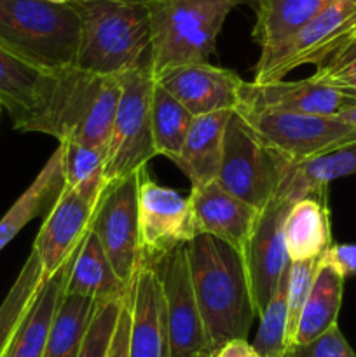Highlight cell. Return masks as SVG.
<instances>
[{
    "label": "cell",
    "instance_id": "7",
    "mask_svg": "<svg viewBox=\"0 0 356 357\" xmlns=\"http://www.w3.org/2000/svg\"><path fill=\"white\" fill-rule=\"evenodd\" d=\"M121 98L107 146L105 178L108 183L145 169L157 155L150 124V107L156 86L152 65L119 75Z\"/></svg>",
    "mask_w": 356,
    "mask_h": 357
},
{
    "label": "cell",
    "instance_id": "36",
    "mask_svg": "<svg viewBox=\"0 0 356 357\" xmlns=\"http://www.w3.org/2000/svg\"><path fill=\"white\" fill-rule=\"evenodd\" d=\"M131 303L133 291L122 300L121 312H119L117 326L107 357H128L129 352V331H131Z\"/></svg>",
    "mask_w": 356,
    "mask_h": 357
},
{
    "label": "cell",
    "instance_id": "11",
    "mask_svg": "<svg viewBox=\"0 0 356 357\" xmlns=\"http://www.w3.org/2000/svg\"><path fill=\"white\" fill-rule=\"evenodd\" d=\"M154 267L159 275L166 307L170 357H195L213 351L192 286L187 244L164 255Z\"/></svg>",
    "mask_w": 356,
    "mask_h": 357
},
{
    "label": "cell",
    "instance_id": "17",
    "mask_svg": "<svg viewBox=\"0 0 356 357\" xmlns=\"http://www.w3.org/2000/svg\"><path fill=\"white\" fill-rule=\"evenodd\" d=\"M96 208L98 204L86 201L65 187L51 211L45 215L34 243L45 279L63 268L79 250L89 232Z\"/></svg>",
    "mask_w": 356,
    "mask_h": 357
},
{
    "label": "cell",
    "instance_id": "39",
    "mask_svg": "<svg viewBox=\"0 0 356 357\" xmlns=\"http://www.w3.org/2000/svg\"><path fill=\"white\" fill-rule=\"evenodd\" d=\"M356 59V31L349 37V40L325 63L323 66L316 70V72H334V70L341 68V66L348 65V63L355 61Z\"/></svg>",
    "mask_w": 356,
    "mask_h": 357
},
{
    "label": "cell",
    "instance_id": "40",
    "mask_svg": "<svg viewBox=\"0 0 356 357\" xmlns=\"http://www.w3.org/2000/svg\"><path fill=\"white\" fill-rule=\"evenodd\" d=\"M215 357H260L253 345L248 342V338H239V340H230L223 344Z\"/></svg>",
    "mask_w": 356,
    "mask_h": 357
},
{
    "label": "cell",
    "instance_id": "37",
    "mask_svg": "<svg viewBox=\"0 0 356 357\" xmlns=\"http://www.w3.org/2000/svg\"><path fill=\"white\" fill-rule=\"evenodd\" d=\"M321 258L344 279L356 275V244H332Z\"/></svg>",
    "mask_w": 356,
    "mask_h": 357
},
{
    "label": "cell",
    "instance_id": "43",
    "mask_svg": "<svg viewBox=\"0 0 356 357\" xmlns=\"http://www.w3.org/2000/svg\"><path fill=\"white\" fill-rule=\"evenodd\" d=\"M47 2H54V3H73V2H79V0H47Z\"/></svg>",
    "mask_w": 356,
    "mask_h": 357
},
{
    "label": "cell",
    "instance_id": "5",
    "mask_svg": "<svg viewBox=\"0 0 356 357\" xmlns=\"http://www.w3.org/2000/svg\"><path fill=\"white\" fill-rule=\"evenodd\" d=\"M119 98V77L93 75L77 68L59 73L44 135L54 136L59 143L107 149Z\"/></svg>",
    "mask_w": 356,
    "mask_h": 357
},
{
    "label": "cell",
    "instance_id": "2",
    "mask_svg": "<svg viewBox=\"0 0 356 357\" xmlns=\"http://www.w3.org/2000/svg\"><path fill=\"white\" fill-rule=\"evenodd\" d=\"M72 6L80 20L77 70L119 77L152 65L147 0H79Z\"/></svg>",
    "mask_w": 356,
    "mask_h": 357
},
{
    "label": "cell",
    "instance_id": "26",
    "mask_svg": "<svg viewBox=\"0 0 356 357\" xmlns=\"http://www.w3.org/2000/svg\"><path fill=\"white\" fill-rule=\"evenodd\" d=\"M335 0H257L253 40L260 52L276 47L302 30Z\"/></svg>",
    "mask_w": 356,
    "mask_h": 357
},
{
    "label": "cell",
    "instance_id": "22",
    "mask_svg": "<svg viewBox=\"0 0 356 357\" xmlns=\"http://www.w3.org/2000/svg\"><path fill=\"white\" fill-rule=\"evenodd\" d=\"M232 112L192 119L187 138L175 164L188 178L191 188L216 181L223 157V135Z\"/></svg>",
    "mask_w": 356,
    "mask_h": 357
},
{
    "label": "cell",
    "instance_id": "30",
    "mask_svg": "<svg viewBox=\"0 0 356 357\" xmlns=\"http://www.w3.org/2000/svg\"><path fill=\"white\" fill-rule=\"evenodd\" d=\"M98 305L100 303L82 296H63L49 331L44 357L79 356L84 337Z\"/></svg>",
    "mask_w": 356,
    "mask_h": 357
},
{
    "label": "cell",
    "instance_id": "18",
    "mask_svg": "<svg viewBox=\"0 0 356 357\" xmlns=\"http://www.w3.org/2000/svg\"><path fill=\"white\" fill-rule=\"evenodd\" d=\"M188 204L195 236L206 234L243 253L253 236L260 213L223 190L216 181L191 188Z\"/></svg>",
    "mask_w": 356,
    "mask_h": 357
},
{
    "label": "cell",
    "instance_id": "38",
    "mask_svg": "<svg viewBox=\"0 0 356 357\" xmlns=\"http://www.w3.org/2000/svg\"><path fill=\"white\" fill-rule=\"evenodd\" d=\"M311 77L318 80V82L335 87V89L356 94V59L348 63V65L341 66V68L334 70V72H314Z\"/></svg>",
    "mask_w": 356,
    "mask_h": 357
},
{
    "label": "cell",
    "instance_id": "42",
    "mask_svg": "<svg viewBox=\"0 0 356 357\" xmlns=\"http://www.w3.org/2000/svg\"><path fill=\"white\" fill-rule=\"evenodd\" d=\"M215 352L216 351H206V352H201V354H198L195 357H215Z\"/></svg>",
    "mask_w": 356,
    "mask_h": 357
},
{
    "label": "cell",
    "instance_id": "14",
    "mask_svg": "<svg viewBox=\"0 0 356 357\" xmlns=\"http://www.w3.org/2000/svg\"><path fill=\"white\" fill-rule=\"evenodd\" d=\"M355 103L356 94L335 89L327 84L318 82L313 77H307L293 82H285V80L267 84L243 82L237 108L253 112L339 117L346 108Z\"/></svg>",
    "mask_w": 356,
    "mask_h": 357
},
{
    "label": "cell",
    "instance_id": "34",
    "mask_svg": "<svg viewBox=\"0 0 356 357\" xmlns=\"http://www.w3.org/2000/svg\"><path fill=\"white\" fill-rule=\"evenodd\" d=\"M122 302H107L96 307L77 357H107L117 326Z\"/></svg>",
    "mask_w": 356,
    "mask_h": 357
},
{
    "label": "cell",
    "instance_id": "44",
    "mask_svg": "<svg viewBox=\"0 0 356 357\" xmlns=\"http://www.w3.org/2000/svg\"><path fill=\"white\" fill-rule=\"evenodd\" d=\"M0 108H2V103H0Z\"/></svg>",
    "mask_w": 356,
    "mask_h": 357
},
{
    "label": "cell",
    "instance_id": "19",
    "mask_svg": "<svg viewBox=\"0 0 356 357\" xmlns=\"http://www.w3.org/2000/svg\"><path fill=\"white\" fill-rule=\"evenodd\" d=\"M128 357H170L163 289L156 267L147 260H142L133 286Z\"/></svg>",
    "mask_w": 356,
    "mask_h": 357
},
{
    "label": "cell",
    "instance_id": "8",
    "mask_svg": "<svg viewBox=\"0 0 356 357\" xmlns=\"http://www.w3.org/2000/svg\"><path fill=\"white\" fill-rule=\"evenodd\" d=\"M356 31V0H335L285 42L260 52L255 65L257 84L283 80L302 65L323 66Z\"/></svg>",
    "mask_w": 356,
    "mask_h": 357
},
{
    "label": "cell",
    "instance_id": "27",
    "mask_svg": "<svg viewBox=\"0 0 356 357\" xmlns=\"http://www.w3.org/2000/svg\"><path fill=\"white\" fill-rule=\"evenodd\" d=\"M346 279L321 258L313 288L300 312L292 345L307 344L337 326Z\"/></svg>",
    "mask_w": 356,
    "mask_h": 357
},
{
    "label": "cell",
    "instance_id": "31",
    "mask_svg": "<svg viewBox=\"0 0 356 357\" xmlns=\"http://www.w3.org/2000/svg\"><path fill=\"white\" fill-rule=\"evenodd\" d=\"M192 115L161 86H154L152 107H150V124L157 155H164L170 160H177L188 128Z\"/></svg>",
    "mask_w": 356,
    "mask_h": 357
},
{
    "label": "cell",
    "instance_id": "29",
    "mask_svg": "<svg viewBox=\"0 0 356 357\" xmlns=\"http://www.w3.org/2000/svg\"><path fill=\"white\" fill-rule=\"evenodd\" d=\"M63 152V176L65 187L75 192L86 201L100 204L108 181L105 178L107 149L79 145V143H59Z\"/></svg>",
    "mask_w": 356,
    "mask_h": 357
},
{
    "label": "cell",
    "instance_id": "24",
    "mask_svg": "<svg viewBox=\"0 0 356 357\" xmlns=\"http://www.w3.org/2000/svg\"><path fill=\"white\" fill-rule=\"evenodd\" d=\"M65 190L63 176V152L61 146L52 152L40 173L35 176L30 187L20 195L9 211L0 220V251L28 225L34 218L47 215L61 192Z\"/></svg>",
    "mask_w": 356,
    "mask_h": 357
},
{
    "label": "cell",
    "instance_id": "15",
    "mask_svg": "<svg viewBox=\"0 0 356 357\" xmlns=\"http://www.w3.org/2000/svg\"><path fill=\"white\" fill-rule=\"evenodd\" d=\"M58 80L0 47V103L17 131L44 132Z\"/></svg>",
    "mask_w": 356,
    "mask_h": 357
},
{
    "label": "cell",
    "instance_id": "13",
    "mask_svg": "<svg viewBox=\"0 0 356 357\" xmlns=\"http://www.w3.org/2000/svg\"><path fill=\"white\" fill-rule=\"evenodd\" d=\"M192 117L234 112L239 107L244 80L232 70L208 63H188L154 75Z\"/></svg>",
    "mask_w": 356,
    "mask_h": 357
},
{
    "label": "cell",
    "instance_id": "21",
    "mask_svg": "<svg viewBox=\"0 0 356 357\" xmlns=\"http://www.w3.org/2000/svg\"><path fill=\"white\" fill-rule=\"evenodd\" d=\"M119 279L96 234L89 229L73 255L66 279L65 295L82 296L96 303L122 302L131 293Z\"/></svg>",
    "mask_w": 356,
    "mask_h": 357
},
{
    "label": "cell",
    "instance_id": "3",
    "mask_svg": "<svg viewBox=\"0 0 356 357\" xmlns=\"http://www.w3.org/2000/svg\"><path fill=\"white\" fill-rule=\"evenodd\" d=\"M80 20L72 3L0 0V47L51 75L75 68Z\"/></svg>",
    "mask_w": 356,
    "mask_h": 357
},
{
    "label": "cell",
    "instance_id": "20",
    "mask_svg": "<svg viewBox=\"0 0 356 357\" xmlns=\"http://www.w3.org/2000/svg\"><path fill=\"white\" fill-rule=\"evenodd\" d=\"M283 239L290 264L323 257L332 246L327 188L292 202L283 223Z\"/></svg>",
    "mask_w": 356,
    "mask_h": 357
},
{
    "label": "cell",
    "instance_id": "1",
    "mask_svg": "<svg viewBox=\"0 0 356 357\" xmlns=\"http://www.w3.org/2000/svg\"><path fill=\"white\" fill-rule=\"evenodd\" d=\"M188 268L202 324L213 351L248 338L257 317L243 257L206 234L187 244Z\"/></svg>",
    "mask_w": 356,
    "mask_h": 357
},
{
    "label": "cell",
    "instance_id": "9",
    "mask_svg": "<svg viewBox=\"0 0 356 357\" xmlns=\"http://www.w3.org/2000/svg\"><path fill=\"white\" fill-rule=\"evenodd\" d=\"M143 176L145 169L108 183L91 223L115 274L129 289L142 265L138 197Z\"/></svg>",
    "mask_w": 356,
    "mask_h": 357
},
{
    "label": "cell",
    "instance_id": "41",
    "mask_svg": "<svg viewBox=\"0 0 356 357\" xmlns=\"http://www.w3.org/2000/svg\"><path fill=\"white\" fill-rule=\"evenodd\" d=\"M337 119H341L342 122H346V124L353 126V128H356V103L351 105L349 108H346L344 112H342L341 115H339Z\"/></svg>",
    "mask_w": 356,
    "mask_h": 357
},
{
    "label": "cell",
    "instance_id": "28",
    "mask_svg": "<svg viewBox=\"0 0 356 357\" xmlns=\"http://www.w3.org/2000/svg\"><path fill=\"white\" fill-rule=\"evenodd\" d=\"M44 281L40 258L37 251L31 250L16 281L0 303V357L6 356L17 328L34 305Z\"/></svg>",
    "mask_w": 356,
    "mask_h": 357
},
{
    "label": "cell",
    "instance_id": "25",
    "mask_svg": "<svg viewBox=\"0 0 356 357\" xmlns=\"http://www.w3.org/2000/svg\"><path fill=\"white\" fill-rule=\"evenodd\" d=\"M72 260L73 257L52 278L45 279L34 305L17 328L3 357H44L52 321L65 296V286Z\"/></svg>",
    "mask_w": 356,
    "mask_h": 357
},
{
    "label": "cell",
    "instance_id": "32",
    "mask_svg": "<svg viewBox=\"0 0 356 357\" xmlns=\"http://www.w3.org/2000/svg\"><path fill=\"white\" fill-rule=\"evenodd\" d=\"M260 328L253 340L255 351L260 357H285L290 349L288 338V305H286V271L260 314Z\"/></svg>",
    "mask_w": 356,
    "mask_h": 357
},
{
    "label": "cell",
    "instance_id": "4",
    "mask_svg": "<svg viewBox=\"0 0 356 357\" xmlns=\"http://www.w3.org/2000/svg\"><path fill=\"white\" fill-rule=\"evenodd\" d=\"M251 0H147L154 75L188 63H208L232 9Z\"/></svg>",
    "mask_w": 356,
    "mask_h": 357
},
{
    "label": "cell",
    "instance_id": "35",
    "mask_svg": "<svg viewBox=\"0 0 356 357\" xmlns=\"http://www.w3.org/2000/svg\"><path fill=\"white\" fill-rule=\"evenodd\" d=\"M285 357H356V352L348 344L337 324L307 344L292 345Z\"/></svg>",
    "mask_w": 356,
    "mask_h": 357
},
{
    "label": "cell",
    "instance_id": "33",
    "mask_svg": "<svg viewBox=\"0 0 356 357\" xmlns=\"http://www.w3.org/2000/svg\"><path fill=\"white\" fill-rule=\"evenodd\" d=\"M320 261L321 258L309 261H299V264H290L288 268H286V305H288L290 347L293 344L300 312H302L304 303H306L307 296H309L314 278H316L318 268H320Z\"/></svg>",
    "mask_w": 356,
    "mask_h": 357
},
{
    "label": "cell",
    "instance_id": "12",
    "mask_svg": "<svg viewBox=\"0 0 356 357\" xmlns=\"http://www.w3.org/2000/svg\"><path fill=\"white\" fill-rule=\"evenodd\" d=\"M138 222L142 260L150 264L195 237L188 197L149 180L147 174L140 185Z\"/></svg>",
    "mask_w": 356,
    "mask_h": 357
},
{
    "label": "cell",
    "instance_id": "10",
    "mask_svg": "<svg viewBox=\"0 0 356 357\" xmlns=\"http://www.w3.org/2000/svg\"><path fill=\"white\" fill-rule=\"evenodd\" d=\"M255 135L288 162H300L356 142V128L337 117L237 108Z\"/></svg>",
    "mask_w": 356,
    "mask_h": 357
},
{
    "label": "cell",
    "instance_id": "16",
    "mask_svg": "<svg viewBox=\"0 0 356 357\" xmlns=\"http://www.w3.org/2000/svg\"><path fill=\"white\" fill-rule=\"evenodd\" d=\"M290 202L274 199L260 213L253 236L241 253L250 281L255 310L260 316L274 295L290 261L286 257L283 223L290 209Z\"/></svg>",
    "mask_w": 356,
    "mask_h": 357
},
{
    "label": "cell",
    "instance_id": "23",
    "mask_svg": "<svg viewBox=\"0 0 356 357\" xmlns=\"http://www.w3.org/2000/svg\"><path fill=\"white\" fill-rule=\"evenodd\" d=\"M351 174H356V142L300 162L286 164L276 199L292 204Z\"/></svg>",
    "mask_w": 356,
    "mask_h": 357
},
{
    "label": "cell",
    "instance_id": "6",
    "mask_svg": "<svg viewBox=\"0 0 356 357\" xmlns=\"http://www.w3.org/2000/svg\"><path fill=\"white\" fill-rule=\"evenodd\" d=\"M288 160L269 149L236 110L223 135V157L216 183L251 208L264 211L278 194Z\"/></svg>",
    "mask_w": 356,
    "mask_h": 357
}]
</instances>
